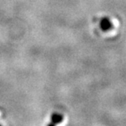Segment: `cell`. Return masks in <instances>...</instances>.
<instances>
[{
    "label": "cell",
    "mask_w": 126,
    "mask_h": 126,
    "mask_svg": "<svg viewBox=\"0 0 126 126\" xmlns=\"http://www.w3.org/2000/svg\"><path fill=\"white\" fill-rule=\"evenodd\" d=\"M100 28H101V30L104 31V32L109 31L113 28V25H112V22L111 21V20H110L107 16H105V17L101 19Z\"/></svg>",
    "instance_id": "6da1fadb"
},
{
    "label": "cell",
    "mask_w": 126,
    "mask_h": 126,
    "mask_svg": "<svg viewBox=\"0 0 126 126\" xmlns=\"http://www.w3.org/2000/svg\"><path fill=\"white\" fill-rule=\"evenodd\" d=\"M63 120H64V116L61 114L57 113V112H54L51 116V122H52L56 125L62 122Z\"/></svg>",
    "instance_id": "7a4b0ae2"
},
{
    "label": "cell",
    "mask_w": 126,
    "mask_h": 126,
    "mask_svg": "<svg viewBox=\"0 0 126 126\" xmlns=\"http://www.w3.org/2000/svg\"><path fill=\"white\" fill-rule=\"evenodd\" d=\"M47 126H56V125H55V124H53V123H52V122H50V123H49V125H48Z\"/></svg>",
    "instance_id": "3957f363"
},
{
    "label": "cell",
    "mask_w": 126,
    "mask_h": 126,
    "mask_svg": "<svg viewBox=\"0 0 126 126\" xmlns=\"http://www.w3.org/2000/svg\"><path fill=\"white\" fill-rule=\"evenodd\" d=\"M0 126H2V125H0Z\"/></svg>",
    "instance_id": "277c9868"
}]
</instances>
